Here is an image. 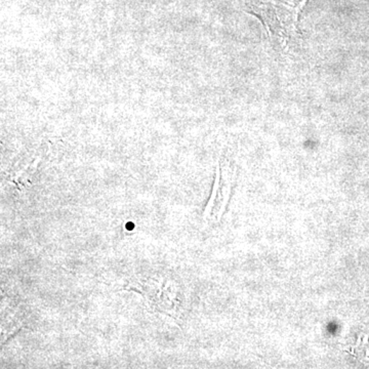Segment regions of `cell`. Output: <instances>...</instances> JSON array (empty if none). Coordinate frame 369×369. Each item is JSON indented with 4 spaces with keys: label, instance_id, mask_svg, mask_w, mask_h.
I'll use <instances>...</instances> for the list:
<instances>
[{
    "label": "cell",
    "instance_id": "1",
    "mask_svg": "<svg viewBox=\"0 0 369 369\" xmlns=\"http://www.w3.org/2000/svg\"><path fill=\"white\" fill-rule=\"evenodd\" d=\"M307 1L291 4L282 0H253L250 13L261 20L272 37L287 42L301 35L300 16Z\"/></svg>",
    "mask_w": 369,
    "mask_h": 369
}]
</instances>
